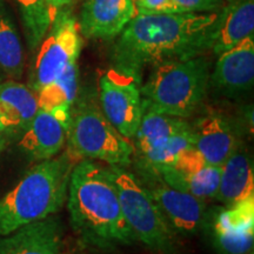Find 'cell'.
<instances>
[{
	"label": "cell",
	"mask_w": 254,
	"mask_h": 254,
	"mask_svg": "<svg viewBox=\"0 0 254 254\" xmlns=\"http://www.w3.org/2000/svg\"><path fill=\"white\" fill-rule=\"evenodd\" d=\"M219 12L136 14L113 47L116 69L140 81L147 65L202 56L211 50Z\"/></svg>",
	"instance_id": "obj_1"
},
{
	"label": "cell",
	"mask_w": 254,
	"mask_h": 254,
	"mask_svg": "<svg viewBox=\"0 0 254 254\" xmlns=\"http://www.w3.org/2000/svg\"><path fill=\"white\" fill-rule=\"evenodd\" d=\"M66 202L73 231L85 245L111 250L135 241L107 167L93 160L75 163Z\"/></svg>",
	"instance_id": "obj_2"
},
{
	"label": "cell",
	"mask_w": 254,
	"mask_h": 254,
	"mask_svg": "<svg viewBox=\"0 0 254 254\" xmlns=\"http://www.w3.org/2000/svg\"><path fill=\"white\" fill-rule=\"evenodd\" d=\"M75 161L67 152L43 160L0 198V237L59 212L67 199Z\"/></svg>",
	"instance_id": "obj_3"
},
{
	"label": "cell",
	"mask_w": 254,
	"mask_h": 254,
	"mask_svg": "<svg viewBox=\"0 0 254 254\" xmlns=\"http://www.w3.org/2000/svg\"><path fill=\"white\" fill-rule=\"evenodd\" d=\"M209 75L208 62L202 56L154 64L147 81L140 87L144 109L190 118L206 98Z\"/></svg>",
	"instance_id": "obj_4"
},
{
	"label": "cell",
	"mask_w": 254,
	"mask_h": 254,
	"mask_svg": "<svg viewBox=\"0 0 254 254\" xmlns=\"http://www.w3.org/2000/svg\"><path fill=\"white\" fill-rule=\"evenodd\" d=\"M66 141V152L75 163L98 160L109 166L127 168L135 153L131 140L120 134L101 110L90 104L71 111Z\"/></svg>",
	"instance_id": "obj_5"
},
{
	"label": "cell",
	"mask_w": 254,
	"mask_h": 254,
	"mask_svg": "<svg viewBox=\"0 0 254 254\" xmlns=\"http://www.w3.org/2000/svg\"><path fill=\"white\" fill-rule=\"evenodd\" d=\"M124 218L135 240L160 254L176 253L174 232L139 178L126 168L110 166Z\"/></svg>",
	"instance_id": "obj_6"
},
{
	"label": "cell",
	"mask_w": 254,
	"mask_h": 254,
	"mask_svg": "<svg viewBox=\"0 0 254 254\" xmlns=\"http://www.w3.org/2000/svg\"><path fill=\"white\" fill-rule=\"evenodd\" d=\"M81 46L78 21L67 11L60 12L38 47L28 78V87L37 94L58 78L69 65L78 62Z\"/></svg>",
	"instance_id": "obj_7"
},
{
	"label": "cell",
	"mask_w": 254,
	"mask_h": 254,
	"mask_svg": "<svg viewBox=\"0 0 254 254\" xmlns=\"http://www.w3.org/2000/svg\"><path fill=\"white\" fill-rule=\"evenodd\" d=\"M138 79L116 68L100 78L101 112L125 138H135L144 114Z\"/></svg>",
	"instance_id": "obj_8"
},
{
	"label": "cell",
	"mask_w": 254,
	"mask_h": 254,
	"mask_svg": "<svg viewBox=\"0 0 254 254\" xmlns=\"http://www.w3.org/2000/svg\"><path fill=\"white\" fill-rule=\"evenodd\" d=\"M142 168V184L163 213L165 220L176 234L190 236L200 231L206 218L204 199L177 190L153 171Z\"/></svg>",
	"instance_id": "obj_9"
},
{
	"label": "cell",
	"mask_w": 254,
	"mask_h": 254,
	"mask_svg": "<svg viewBox=\"0 0 254 254\" xmlns=\"http://www.w3.org/2000/svg\"><path fill=\"white\" fill-rule=\"evenodd\" d=\"M69 122V106H59L50 111L39 109L30 126L21 134L19 147L33 160L55 158L67 140Z\"/></svg>",
	"instance_id": "obj_10"
},
{
	"label": "cell",
	"mask_w": 254,
	"mask_h": 254,
	"mask_svg": "<svg viewBox=\"0 0 254 254\" xmlns=\"http://www.w3.org/2000/svg\"><path fill=\"white\" fill-rule=\"evenodd\" d=\"M253 82L254 37H249L218 56L209 85L219 93L233 98L249 92Z\"/></svg>",
	"instance_id": "obj_11"
},
{
	"label": "cell",
	"mask_w": 254,
	"mask_h": 254,
	"mask_svg": "<svg viewBox=\"0 0 254 254\" xmlns=\"http://www.w3.org/2000/svg\"><path fill=\"white\" fill-rule=\"evenodd\" d=\"M135 15L132 0H86L81 8L79 31L91 39H112Z\"/></svg>",
	"instance_id": "obj_12"
},
{
	"label": "cell",
	"mask_w": 254,
	"mask_h": 254,
	"mask_svg": "<svg viewBox=\"0 0 254 254\" xmlns=\"http://www.w3.org/2000/svg\"><path fill=\"white\" fill-rule=\"evenodd\" d=\"M0 254H66L62 222L51 215L1 237Z\"/></svg>",
	"instance_id": "obj_13"
},
{
	"label": "cell",
	"mask_w": 254,
	"mask_h": 254,
	"mask_svg": "<svg viewBox=\"0 0 254 254\" xmlns=\"http://www.w3.org/2000/svg\"><path fill=\"white\" fill-rule=\"evenodd\" d=\"M190 129L192 146L209 165L220 167L238 148L234 127L222 114H206L190 124Z\"/></svg>",
	"instance_id": "obj_14"
},
{
	"label": "cell",
	"mask_w": 254,
	"mask_h": 254,
	"mask_svg": "<svg viewBox=\"0 0 254 254\" xmlns=\"http://www.w3.org/2000/svg\"><path fill=\"white\" fill-rule=\"evenodd\" d=\"M249 37H254V0H232L219 11L211 50L219 56Z\"/></svg>",
	"instance_id": "obj_15"
},
{
	"label": "cell",
	"mask_w": 254,
	"mask_h": 254,
	"mask_svg": "<svg viewBox=\"0 0 254 254\" xmlns=\"http://www.w3.org/2000/svg\"><path fill=\"white\" fill-rule=\"evenodd\" d=\"M39 110L37 94L12 79L0 82V119L9 134H23Z\"/></svg>",
	"instance_id": "obj_16"
},
{
	"label": "cell",
	"mask_w": 254,
	"mask_h": 254,
	"mask_svg": "<svg viewBox=\"0 0 254 254\" xmlns=\"http://www.w3.org/2000/svg\"><path fill=\"white\" fill-rule=\"evenodd\" d=\"M220 167V184L215 199L230 207L254 198L253 163L246 152L238 147Z\"/></svg>",
	"instance_id": "obj_17"
},
{
	"label": "cell",
	"mask_w": 254,
	"mask_h": 254,
	"mask_svg": "<svg viewBox=\"0 0 254 254\" xmlns=\"http://www.w3.org/2000/svg\"><path fill=\"white\" fill-rule=\"evenodd\" d=\"M145 168L157 173L167 185L196 198L206 200L217 196L221 176V167L219 166L206 165L194 171H182L172 166Z\"/></svg>",
	"instance_id": "obj_18"
},
{
	"label": "cell",
	"mask_w": 254,
	"mask_h": 254,
	"mask_svg": "<svg viewBox=\"0 0 254 254\" xmlns=\"http://www.w3.org/2000/svg\"><path fill=\"white\" fill-rule=\"evenodd\" d=\"M190 124L185 119L144 109V114L135 134L136 151L144 154L179 133L190 131Z\"/></svg>",
	"instance_id": "obj_19"
},
{
	"label": "cell",
	"mask_w": 254,
	"mask_h": 254,
	"mask_svg": "<svg viewBox=\"0 0 254 254\" xmlns=\"http://www.w3.org/2000/svg\"><path fill=\"white\" fill-rule=\"evenodd\" d=\"M0 68L12 79L24 72V50L11 13L0 0Z\"/></svg>",
	"instance_id": "obj_20"
},
{
	"label": "cell",
	"mask_w": 254,
	"mask_h": 254,
	"mask_svg": "<svg viewBox=\"0 0 254 254\" xmlns=\"http://www.w3.org/2000/svg\"><path fill=\"white\" fill-rule=\"evenodd\" d=\"M78 93V64H72L58 78L37 92L38 107L50 111L59 106H72Z\"/></svg>",
	"instance_id": "obj_21"
},
{
	"label": "cell",
	"mask_w": 254,
	"mask_h": 254,
	"mask_svg": "<svg viewBox=\"0 0 254 254\" xmlns=\"http://www.w3.org/2000/svg\"><path fill=\"white\" fill-rule=\"evenodd\" d=\"M20 11L25 37L31 52L38 50L49 32L52 19L47 0H15Z\"/></svg>",
	"instance_id": "obj_22"
},
{
	"label": "cell",
	"mask_w": 254,
	"mask_h": 254,
	"mask_svg": "<svg viewBox=\"0 0 254 254\" xmlns=\"http://www.w3.org/2000/svg\"><path fill=\"white\" fill-rule=\"evenodd\" d=\"M192 147V129L179 133L141 155V166H171L183 152Z\"/></svg>",
	"instance_id": "obj_23"
},
{
	"label": "cell",
	"mask_w": 254,
	"mask_h": 254,
	"mask_svg": "<svg viewBox=\"0 0 254 254\" xmlns=\"http://www.w3.org/2000/svg\"><path fill=\"white\" fill-rule=\"evenodd\" d=\"M254 230V198L230 206L214 222V232H243Z\"/></svg>",
	"instance_id": "obj_24"
},
{
	"label": "cell",
	"mask_w": 254,
	"mask_h": 254,
	"mask_svg": "<svg viewBox=\"0 0 254 254\" xmlns=\"http://www.w3.org/2000/svg\"><path fill=\"white\" fill-rule=\"evenodd\" d=\"M215 246L221 254H250L253 251L254 230L214 232Z\"/></svg>",
	"instance_id": "obj_25"
},
{
	"label": "cell",
	"mask_w": 254,
	"mask_h": 254,
	"mask_svg": "<svg viewBox=\"0 0 254 254\" xmlns=\"http://www.w3.org/2000/svg\"><path fill=\"white\" fill-rule=\"evenodd\" d=\"M179 13H211L225 6L224 0H172Z\"/></svg>",
	"instance_id": "obj_26"
},
{
	"label": "cell",
	"mask_w": 254,
	"mask_h": 254,
	"mask_svg": "<svg viewBox=\"0 0 254 254\" xmlns=\"http://www.w3.org/2000/svg\"><path fill=\"white\" fill-rule=\"evenodd\" d=\"M136 14L179 13L172 0H132Z\"/></svg>",
	"instance_id": "obj_27"
},
{
	"label": "cell",
	"mask_w": 254,
	"mask_h": 254,
	"mask_svg": "<svg viewBox=\"0 0 254 254\" xmlns=\"http://www.w3.org/2000/svg\"><path fill=\"white\" fill-rule=\"evenodd\" d=\"M49 1V7H50V14L51 19H52V23L55 21L60 12L65 11V8L67 7L69 4H72L74 0H47Z\"/></svg>",
	"instance_id": "obj_28"
},
{
	"label": "cell",
	"mask_w": 254,
	"mask_h": 254,
	"mask_svg": "<svg viewBox=\"0 0 254 254\" xmlns=\"http://www.w3.org/2000/svg\"><path fill=\"white\" fill-rule=\"evenodd\" d=\"M9 138H11V134H9L7 128H6L4 124H2L1 119H0V153L5 150Z\"/></svg>",
	"instance_id": "obj_29"
},
{
	"label": "cell",
	"mask_w": 254,
	"mask_h": 254,
	"mask_svg": "<svg viewBox=\"0 0 254 254\" xmlns=\"http://www.w3.org/2000/svg\"><path fill=\"white\" fill-rule=\"evenodd\" d=\"M230 1H232V0H230Z\"/></svg>",
	"instance_id": "obj_30"
},
{
	"label": "cell",
	"mask_w": 254,
	"mask_h": 254,
	"mask_svg": "<svg viewBox=\"0 0 254 254\" xmlns=\"http://www.w3.org/2000/svg\"><path fill=\"white\" fill-rule=\"evenodd\" d=\"M251 254H253V253H251Z\"/></svg>",
	"instance_id": "obj_31"
}]
</instances>
